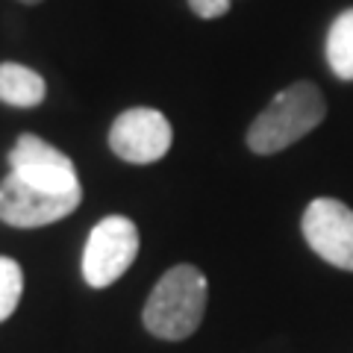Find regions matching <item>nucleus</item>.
I'll list each match as a JSON object with an SVG mask.
<instances>
[{
    "mask_svg": "<svg viewBox=\"0 0 353 353\" xmlns=\"http://www.w3.org/2000/svg\"><path fill=\"white\" fill-rule=\"evenodd\" d=\"M18 3H27V6H36V3H41V0H18Z\"/></svg>",
    "mask_w": 353,
    "mask_h": 353,
    "instance_id": "12",
    "label": "nucleus"
},
{
    "mask_svg": "<svg viewBox=\"0 0 353 353\" xmlns=\"http://www.w3.org/2000/svg\"><path fill=\"white\" fill-rule=\"evenodd\" d=\"M24 294V271L12 256H0V324L18 309Z\"/></svg>",
    "mask_w": 353,
    "mask_h": 353,
    "instance_id": "10",
    "label": "nucleus"
},
{
    "mask_svg": "<svg viewBox=\"0 0 353 353\" xmlns=\"http://www.w3.org/2000/svg\"><path fill=\"white\" fill-rule=\"evenodd\" d=\"M174 130L159 109H124L109 127V148L130 165H153L171 150Z\"/></svg>",
    "mask_w": 353,
    "mask_h": 353,
    "instance_id": "4",
    "label": "nucleus"
},
{
    "mask_svg": "<svg viewBox=\"0 0 353 353\" xmlns=\"http://www.w3.org/2000/svg\"><path fill=\"white\" fill-rule=\"evenodd\" d=\"M327 62L339 80H353V6L345 9L327 32Z\"/></svg>",
    "mask_w": 353,
    "mask_h": 353,
    "instance_id": "9",
    "label": "nucleus"
},
{
    "mask_svg": "<svg viewBox=\"0 0 353 353\" xmlns=\"http://www.w3.org/2000/svg\"><path fill=\"white\" fill-rule=\"evenodd\" d=\"M139 227L127 215H106L92 227L83 248V280L92 289H106L127 274L139 256Z\"/></svg>",
    "mask_w": 353,
    "mask_h": 353,
    "instance_id": "3",
    "label": "nucleus"
},
{
    "mask_svg": "<svg viewBox=\"0 0 353 353\" xmlns=\"http://www.w3.org/2000/svg\"><path fill=\"white\" fill-rule=\"evenodd\" d=\"M327 115L324 94L315 83H292L289 88L274 94V101L253 118L248 130V148L259 157H271L294 141H301L306 132H312Z\"/></svg>",
    "mask_w": 353,
    "mask_h": 353,
    "instance_id": "1",
    "label": "nucleus"
},
{
    "mask_svg": "<svg viewBox=\"0 0 353 353\" xmlns=\"http://www.w3.org/2000/svg\"><path fill=\"white\" fill-rule=\"evenodd\" d=\"M189 9L197 15V18H203V21H212V18H221V15H227V9H230V0H189Z\"/></svg>",
    "mask_w": 353,
    "mask_h": 353,
    "instance_id": "11",
    "label": "nucleus"
},
{
    "mask_svg": "<svg viewBox=\"0 0 353 353\" xmlns=\"http://www.w3.org/2000/svg\"><path fill=\"white\" fill-rule=\"evenodd\" d=\"M9 174L44 192H83L68 153H62L59 148H53L50 141L32 136V132H21L12 150H9Z\"/></svg>",
    "mask_w": 353,
    "mask_h": 353,
    "instance_id": "6",
    "label": "nucleus"
},
{
    "mask_svg": "<svg viewBox=\"0 0 353 353\" xmlns=\"http://www.w3.org/2000/svg\"><path fill=\"white\" fill-rule=\"evenodd\" d=\"M83 201V192H44L36 189L24 180H18L15 174H6L0 180V221L18 230H36L48 227L57 221L68 218Z\"/></svg>",
    "mask_w": 353,
    "mask_h": 353,
    "instance_id": "5",
    "label": "nucleus"
},
{
    "mask_svg": "<svg viewBox=\"0 0 353 353\" xmlns=\"http://www.w3.org/2000/svg\"><path fill=\"white\" fill-rule=\"evenodd\" d=\"M48 97V83L39 71L21 62H0V103L15 109H36Z\"/></svg>",
    "mask_w": 353,
    "mask_h": 353,
    "instance_id": "8",
    "label": "nucleus"
},
{
    "mask_svg": "<svg viewBox=\"0 0 353 353\" xmlns=\"http://www.w3.org/2000/svg\"><path fill=\"white\" fill-rule=\"evenodd\" d=\"M306 245L324 262L353 271V209L336 197H315L301 218Z\"/></svg>",
    "mask_w": 353,
    "mask_h": 353,
    "instance_id": "7",
    "label": "nucleus"
},
{
    "mask_svg": "<svg viewBox=\"0 0 353 353\" xmlns=\"http://www.w3.org/2000/svg\"><path fill=\"white\" fill-rule=\"evenodd\" d=\"M206 312V277L194 265H174L148 294L141 321L150 336L165 341L189 339Z\"/></svg>",
    "mask_w": 353,
    "mask_h": 353,
    "instance_id": "2",
    "label": "nucleus"
}]
</instances>
